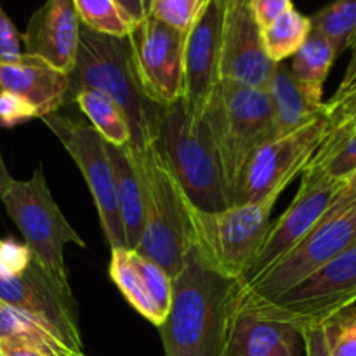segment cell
<instances>
[{
  "label": "cell",
  "instance_id": "d4e9b609",
  "mask_svg": "<svg viewBox=\"0 0 356 356\" xmlns=\"http://www.w3.org/2000/svg\"><path fill=\"white\" fill-rule=\"evenodd\" d=\"M0 341L30 344L54 356L73 355L47 327L2 301H0Z\"/></svg>",
  "mask_w": 356,
  "mask_h": 356
},
{
  "label": "cell",
  "instance_id": "4dcf8cb0",
  "mask_svg": "<svg viewBox=\"0 0 356 356\" xmlns=\"http://www.w3.org/2000/svg\"><path fill=\"white\" fill-rule=\"evenodd\" d=\"M205 3L207 0H153L149 16L186 33Z\"/></svg>",
  "mask_w": 356,
  "mask_h": 356
},
{
  "label": "cell",
  "instance_id": "ab89813d",
  "mask_svg": "<svg viewBox=\"0 0 356 356\" xmlns=\"http://www.w3.org/2000/svg\"><path fill=\"white\" fill-rule=\"evenodd\" d=\"M0 356H54L42 351L30 344L14 343V341H0Z\"/></svg>",
  "mask_w": 356,
  "mask_h": 356
},
{
  "label": "cell",
  "instance_id": "9a60e30c",
  "mask_svg": "<svg viewBox=\"0 0 356 356\" xmlns=\"http://www.w3.org/2000/svg\"><path fill=\"white\" fill-rule=\"evenodd\" d=\"M228 0H207L184 33L183 99L191 113L204 117L219 83L222 35Z\"/></svg>",
  "mask_w": 356,
  "mask_h": 356
},
{
  "label": "cell",
  "instance_id": "7a4b0ae2",
  "mask_svg": "<svg viewBox=\"0 0 356 356\" xmlns=\"http://www.w3.org/2000/svg\"><path fill=\"white\" fill-rule=\"evenodd\" d=\"M68 80V104L83 89L103 90L117 101L131 127L127 146L132 152H143L156 141L163 106L153 103L143 90L129 37L97 33L80 24L79 52Z\"/></svg>",
  "mask_w": 356,
  "mask_h": 356
},
{
  "label": "cell",
  "instance_id": "7c38bea8",
  "mask_svg": "<svg viewBox=\"0 0 356 356\" xmlns=\"http://www.w3.org/2000/svg\"><path fill=\"white\" fill-rule=\"evenodd\" d=\"M42 120L59 139L63 148L75 160L76 167L86 177L110 249H127L124 225L115 197V176L106 141L90 124H83L59 111L47 115Z\"/></svg>",
  "mask_w": 356,
  "mask_h": 356
},
{
  "label": "cell",
  "instance_id": "8d00e7d4",
  "mask_svg": "<svg viewBox=\"0 0 356 356\" xmlns=\"http://www.w3.org/2000/svg\"><path fill=\"white\" fill-rule=\"evenodd\" d=\"M356 134V113L353 117L346 118L344 122H341V124L337 125H332V127L329 129V132H327L325 139L322 141V145L318 146V148H330V146L337 145L339 141H343V139L350 138V136Z\"/></svg>",
  "mask_w": 356,
  "mask_h": 356
},
{
  "label": "cell",
  "instance_id": "ba28073f",
  "mask_svg": "<svg viewBox=\"0 0 356 356\" xmlns=\"http://www.w3.org/2000/svg\"><path fill=\"white\" fill-rule=\"evenodd\" d=\"M0 202L10 221L23 235L24 245L45 273L59 287L72 291L65 263V247L66 243L86 247V242L52 198L42 165L35 169L30 179L10 181Z\"/></svg>",
  "mask_w": 356,
  "mask_h": 356
},
{
  "label": "cell",
  "instance_id": "30bf717a",
  "mask_svg": "<svg viewBox=\"0 0 356 356\" xmlns=\"http://www.w3.org/2000/svg\"><path fill=\"white\" fill-rule=\"evenodd\" d=\"M356 243V200L344 209H329L322 221L280 261L243 285L240 305L273 299L291 291Z\"/></svg>",
  "mask_w": 356,
  "mask_h": 356
},
{
  "label": "cell",
  "instance_id": "b9f144b4",
  "mask_svg": "<svg viewBox=\"0 0 356 356\" xmlns=\"http://www.w3.org/2000/svg\"><path fill=\"white\" fill-rule=\"evenodd\" d=\"M10 181H13V177H10L9 170H7L6 163H3L2 153H0V197H2L3 191L7 190V186L10 184Z\"/></svg>",
  "mask_w": 356,
  "mask_h": 356
},
{
  "label": "cell",
  "instance_id": "d590c367",
  "mask_svg": "<svg viewBox=\"0 0 356 356\" xmlns=\"http://www.w3.org/2000/svg\"><path fill=\"white\" fill-rule=\"evenodd\" d=\"M302 346H305L306 356H330L327 348L325 336H323L322 325L308 327L301 332Z\"/></svg>",
  "mask_w": 356,
  "mask_h": 356
},
{
  "label": "cell",
  "instance_id": "44dd1931",
  "mask_svg": "<svg viewBox=\"0 0 356 356\" xmlns=\"http://www.w3.org/2000/svg\"><path fill=\"white\" fill-rule=\"evenodd\" d=\"M111 167L115 176V197H117L118 214L124 225L127 249L136 250L143 235L145 225V205H143V186L139 174L132 160L131 148L108 145Z\"/></svg>",
  "mask_w": 356,
  "mask_h": 356
},
{
  "label": "cell",
  "instance_id": "8992f818",
  "mask_svg": "<svg viewBox=\"0 0 356 356\" xmlns=\"http://www.w3.org/2000/svg\"><path fill=\"white\" fill-rule=\"evenodd\" d=\"M0 301L47 327L73 355L83 353L72 291L59 287L16 240H0Z\"/></svg>",
  "mask_w": 356,
  "mask_h": 356
},
{
  "label": "cell",
  "instance_id": "52a82bcc",
  "mask_svg": "<svg viewBox=\"0 0 356 356\" xmlns=\"http://www.w3.org/2000/svg\"><path fill=\"white\" fill-rule=\"evenodd\" d=\"M280 195L271 193L259 202L216 212L200 211L190 202L191 245L216 271L245 285L271 228V212Z\"/></svg>",
  "mask_w": 356,
  "mask_h": 356
},
{
  "label": "cell",
  "instance_id": "603a6c76",
  "mask_svg": "<svg viewBox=\"0 0 356 356\" xmlns=\"http://www.w3.org/2000/svg\"><path fill=\"white\" fill-rule=\"evenodd\" d=\"M337 58V52L329 38L316 30L309 31L308 38L292 56L291 73L306 99L315 106H323V83Z\"/></svg>",
  "mask_w": 356,
  "mask_h": 356
},
{
  "label": "cell",
  "instance_id": "7402d4cb",
  "mask_svg": "<svg viewBox=\"0 0 356 356\" xmlns=\"http://www.w3.org/2000/svg\"><path fill=\"white\" fill-rule=\"evenodd\" d=\"M268 94L273 106L275 138L291 134L323 113V106H315L306 99L289 66L284 63H278L275 68Z\"/></svg>",
  "mask_w": 356,
  "mask_h": 356
},
{
  "label": "cell",
  "instance_id": "f35d334b",
  "mask_svg": "<svg viewBox=\"0 0 356 356\" xmlns=\"http://www.w3.org/2000/svg\"><path fill=\"white\" fill-rule=\"evenodd\" d=\"M117 3L122 7V10L138 24L152 14L153 0H117Z\"/></svg>",
  "mask_w": 356,
  "mask_h": 356
},
{
  "label": "cell",
  "instance_id": "60d3db41",
  "mask_svg": "<svg viewBox=\"0 0 356 356\" xmlns=\"http://www.w3.org/2000/svg\"><path fill=\"white\" fill-rule=\"evenodd\" d=\"M356 200V172L351 174L341 186L339 193L332 200L329 209H344Z\"/></svg>",
  "mask_w": 356,
  "mask_h": 356
},
{
  "label": "cell",
  "instance_id": "1f68e13d",
  "mask_svg": "<svg viewBox=\"0 0 356 356\" xmlns=\"http://www.w3.org/2000/svg\"><path fill=\"white\" fill-rule=\"evenodd\" d=\"M33 118H38L37 111L26 99L6 90L0 92V127L13 129Z\"/></svg>",
  "mask_w": 356,
  "mask_h": 356
},
{
  "label": "cell",
  "instance_id": "8fae6325",
  "mask_svg": "<svg viewBox=\"0 0 356 356\" xmlns=\"http://www.w3.org/2000/svg\"><path fill=\"white\" fill-rule=\"evenodd\" d=\"M330 129L325 111L305 127L273 138L252 153L240 174L233 204H250L284 193L296 176L302 174Z\"/></svg>",
  "mask_w": 356,
  "mask_h": 356
},
{
  "label": "cell",
  "instance_id": "9c48e42d",
  "mask_svg": "<svg viewBox=\"0 0 356 356\" xmlns=\"http://www.w3.org/2000/svg\"><path fill=\"white\" fill-rule=\"evenodd\" d=\"M355 302L356 243L291 291L268 301L240 305L238 309L302 332L308 327L322 325L336 313L355 306Z\"/></svg>",
  "mask_w": 356,
  "mask_h": 356
},
{
  "label": "cell",
  "instance_id": "ac0fdd59",
  "mask_svg": "<svg viewBox=\"0 0 356 356\" xmlns=\"http://www.w3.org/2000/svg\"><path fill=\"white\" fill-rule=\"evenodd\" d=\"M21 38L24 54L68 75L75 66L80 44V19L73 0H45L28 21Z\"/></svg>",
  "mask_w": 356,
  "mask_h": 356
},
{
  "label": "cell",
  "instance_id": "cb8c5ba5",
  "mask_svg": "<svg viewBox=\"0 0 356 356\" xmlns=\"http://www.w3.org/2000/svg\"><path fill=\"white\" fill-rule=\"evenodd\" d=\"M73 103L89 118L90 125L101 138L113 146H125L131 141V127L125 113L117 101L97 89H83L75 96Z\"/></svg>",
  "mask_w": 356,
  "mask_h": 356
},
{
  "label": "cell",
  "instance_id": "4316f807",
  "mask_svg": "<svg viewBox=\"0 0 356 356\" xmlns=\"http://www.w3.org/2000/svg\"><path fill=\"white\" fill-rule=\"evenodd\" d=\"M309 19L313 30L329 38L337 56H341L356 37V0H334Z\"/></svg>",
  "mask_w": 356,
  "mask_h": 356
},
{
  "label": "cell",
  "instance_id": "d6a6232c",
  "mask_svg": "<svg viewBox=\"0 0 356 356\" xmlns=\"http://www.w3.org/2000/svg\"><path fill=\"white\" fill-rule=\"evenodd\" d=\"M23 38L0 7V63H14L23 56Z\"/></svg>",
  "mask_w": 356,
  "mask_h": 356
},
{
  "label": "cell",
  "instance_id": "f1b7e54d",
  "mask_svg": "<svg viewBox=\"0 0 356 356\" xmlns=\"http://www.w3.org/2000/svg\"><path fill=\"white\" fill-rule=\"evenodd\" d=\"M302 172H320L344 183L356 172V134L343 139L330 148H318Z\"/></svg>",
  "mask_w": 356,
  "mask_h": 356
},
{
  "label": "cell",
  "instance_id": "836d02e7",
  "mask_svg": "<svg viewBox=\"0 0 356 356\" xmlns=\"http://www.w3.org/2000/svg\"><path fill=\"white\" fill-rule=\"evenodd\" d=\"M247 6H249L250 14H252L259 30L273 23L287 10L294 9L292 0H249Z\"/></svg>",
  "mask_w": 356,
  "mask_h": 356
},
{
  "label": "cell",
  "instance_id": "e0dca14e",
  "mask_svg": "<svg viewBox=\"0 0 356 356\" xmlns=\"http://www.w3.org/2000/svg\"><path fill=\"white\" fill-rule=\"evenodd\" d=\"M110 278L143 318L156 327L162 325L172 298V278L162 266L138 250L113 249Z\"/></svg>",
  "mask_w": 356,
  "mask_h": 356
},
{
  "label": "cell",
  "instance_id": "7bdbcfd3",
  "mask_svg": "<svg viewBox=\"0 0 356 356\" xmlns=\"http://www.w3.org/2000/svg\"><path fill=\"white\" fill-rule=\"evenodd\" d=\"M70 356H86L83 353H79V355H70Z\"/></svg>",
  "mask_w": 356,
  "mask_h": 356
},
{
  "label": "cell",
  "instance_id": "74e56055",
  "mask_svg": "<svg viewBox=\"0 0 356 356\" xmlns=\"http://www.w3.org/2000/svg\"><path fill=\"white\" fill-rule=\"evenodd\" d=\"M350 49H351V58H350V63H348V68L346 72H344V76L343 80H341L339 87H337V90L334 92V96L330 97L329 101L341 99V97L346 96L348 92H351V90L356 87V37Z\"/></svg>",
  "mask_w": 356,
  "mask_h": 356
},
{
  "label": "cell",
  "instance_id": "2e32d148",
  "mask_svg": "<svg viewBox=\"0 0 356 356\" xmlns=\"http://www.w3.org/2000/svg\"><path fill=\"white\" fill-rule=\"evenodd\" d=\"M275 68L277 65L264 52L261 30L247 2L228 0L219 80L268 90Z\"/></svg>",
  "mask_w": 356,
  "mask_h": 356
},
{
  "label": "cell",
  "instance_id": "5b68a950",
  "mask_svg": "<svg viewBox=\"0 0 356 356\" xmlns=\"http://www.w3.org/2000/svg\"><path fill=\"white\" fill-rule=\"evenodd\" d=\"M225 176L229 207L243 167L259 146L275 138L268 90L219 80L205 110Z\"/></svg>",
  "mask_w": 356,
  "mask_h": 356
},
{
  "label": "cell",
  "instance_id": "d6986e66",
  "mask_svg": "<svg viewBox=\"0 0 356 356\" xmlns=\"http://www.w3.org/2000/svg\"><path fill=\"white\" fill-rule=\"evenodd\" d=\"M13 92L26 99L38 118L58 113L68 104V75L35 56L24 54L14 63H0V92Z\"/></svg>",
  "mask_w": 356,
  "mask_h": 356
},
{
  "label": "cell",
  "instance_id": "83f0119b",
  "mask_svg": "<svg viewBox=\"0 0 356 356\" xmlns=\"http://www.w3.org/2000/svg\"><path fill=\"white\" fill-rule=\"evenodd\" d=\"M80 24L97 33L129 37L136 23L122 10L117 0H73Z\"/></svg>",
  "mask_w": 356,
  "mask_h": 356
},
{
  "label": "cell",
  "instance_id": "6da1fadb",
  "mask_svg": "<svg viewBox=\"0 0 356 356\" xmlns=\"http://www.w3.org/2000/svg\"><path fill=\"white\" fill-rule=\"evenodd\" d=\"M243 282L216 271L193 245L172 277L170 308L160 329L167 356H226Z\"/></svg>",
  "mask_w": 356,
  "mask_h": 356
},
{
  "label": "cell",
  "instance_id": "ffe728a7",
  "mask_svg": "<svg viewBox=\"0 0 356 356\" xmlns=\"http://www.w3.org/2000/svg\"><path fill=\"white\" fill-rule=\"evenodd\" d=\"M299 343L294 327L238 309L226 356H299Z\"/></svg>",
  "mask_w": 356,
  "mask_h": 356
},
{
  "label": "cell",
  "instance_id": "f546056e",
  "mask_svg": "<svg viewBox=\"0 0 356 356\" xmlns=\"http://www.w3.org/2000/svg\"><path fill=\"white\" fill-rule=\"evenodd\" d=\"M322 329L330 356H356V306L330 316Z\"/></svg>",
  "mask_w": 356,
  "mask_h": 356
},
{
  "label": "cell",
  "instance_id": "484cf974",
  "mask_svg": "<svg viewBox=\"0 0 356 356\" xmlns=\"http://www.w3.org/2000/svg\"><path fill=\"white\" fill-rule=\"evenodd\" d=\"M312 31V19L291 9L268 26L261 28V42L268 58L278 65L301 49Z\"/></svg>",
  "mask_w": 356,
  "mask_h": 356
},
{
  "label": "cell",
  "instance_id": "4fadbf2b",
  "mask_svg": "<svg viewBox=\"0 0 356 356\" xmlns=\"http://www.w3.org/2000/svg\"><path fill=\"white\" fill-rule=\"evenodd\" d=\"M143 90L160 106L183 97L184 33L148 16L129 35Z\"/></svg>",
  "mask_w": 356,
  "mask_h": 356
},
{
  "label": "cell",
  "instance_id": "ee69618b",
  "mask_svg": "<svg viewBox=\"0 0 356 356\" xmlns=\"http://www.w3.org/2000/svg\"><path fill=\"white\" fill-rule=\"evenodd\" d=\"M240 2H249V0H240Z\"/></svg>",
  "mask_w": 356,
  "mask_h": 356
},
{
  "label": "cell",
  "instance_id": "277c9868",
  "mask_svg": "<svg viewBox=\"0 0 356 356\" xmlns=\"http://www.w3.org/2000/svg\"><path fill=\"white\" fill-rule=\"evenodd\" d=\"M156 145L195 207L205 212L229 207L225 176L205 115L191 113L183 97L163 106Z\"/></svg>",
  "mask_w": 356,
  "mask_h": 356
},
{
  "label": "cell",
  "instance_id": "e575fe53",
  "mask_svg": "<svg viewBox=\"0 0 356 356\" xmlns=\"http://www.w3.org/2000/svg\"><path fill=\"white\" fill-rule=\"evenodd\" d=\"M323 111H325L327 118H329L330 127L341 124L346 118L353 117L356 113V87L351 92H348L346 96L341 97V99L325 101L323 103Z\"/></svg>",
  "mask_w": 356,
  "mask_h": 356
},
{
  "label": "cell",
  "instance_id": "3957f363",
  "mask_svg": "<svg viewBox=\"0 0 356 356\" xmlns=\"http://www.w3.org/2000/svg\"><path fill=\"white\" fill-rule=\"evenodd\" d=\"M131 155L141 181L145 205V225L136 250L155 261L172 278L191 247L190 200L156 141L143 152L131 149Z\"/></svg>",
  "mask_w": 356,
  "mask_h": 356
},
{
  "label": "cell",
  "instance_id": "5bb4252c",
  "mask_svg": "<svg viewBox=\"0 0 356 356\" xmlns=\"http://www.w3.org/2000/svg\"><path fill=\"white\" fill-rule=\"evenodd\" d=\"M343 183L320 172H302L301 186L287 211L280 216L268 232L266 240L245 277V284L291 252L325 216L330 204L339 193Z\"/></svg>",
  "mask_w": 356,
  "mask_h": 356
}]
</instances>
